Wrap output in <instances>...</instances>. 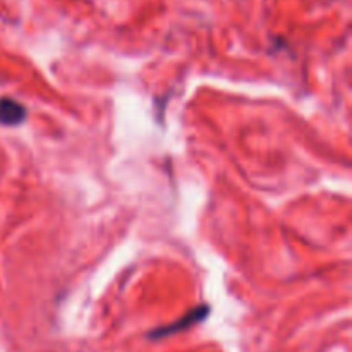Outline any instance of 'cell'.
<instances>
[{
    "mask_svg": "<svg viewBox=\"0 0 352 352\" xmlns=\"http://www.w3.org/2000/svg\"><path fill=\"white\" fill-rule=\"evenodd\" d=\"M26 119V109L12 98H0V124L2 126H19Z\"/></svg>",
    "mask_w": 352,
    "mask_h": 352,
    "instance_id": "6da1fadb",
    "label": "cell"
}]
</instances>
